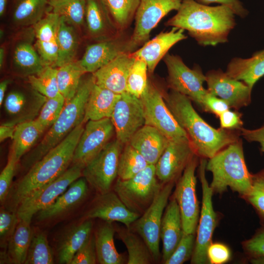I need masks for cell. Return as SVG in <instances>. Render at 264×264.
<instances>
[{
  "instance_id": "6da1fadb",
  "label": "cell",
  "mask_w": 264,
  "mask_h": 264,
  "mask_svg": "<svg viewBox=\"0 0 264 264\" xmlns=\"http://www.w3.org/2000/svg\"><path fill=\"white\" fill-rule=\"evenodd\" d=\"M235 15L228 6H210L195 0H183L166 25L186 30L199 45L215 46L228 41L236 25Z\"/></svg>"
},
{
  "instance_id": "7a4b0ae2",
  "label": "cell",
  "mask_w": 264,
  "mask_h": 264,
  "mask_svg": "<svg viewBox=\"0 0 264 264\" xmlns=\"http://www.w3.org/2000/svg\"><path fill=\"white\" fill-rule=\"evenodd\" d=\"M164 98L200 158L209 159L240 138V131L216 129L208 124L195 110L186 96L171 90L164 94Z\"/></svg>"
},
{
  "instance_id": "3957f363",
  "label": "cell",
  "mask_w": 264,
  "mask_h": 264,
  "mask_svg": "<svg viewBox=\"0 0 264 264\" xmlns=\"http://www.w3.org/2000/svg\"><path fill=\"white\" fill-rule=\"evenodd\" d=\"M82 123L59 144L36 162L11 187L5 202L9 210L16 212L20 203L31 193L63 174L72 163L76 146L84 129Z\"/></svg>"
},
{
  "instance_id": "277c9868",
  "label": "cell",
  "mask_w": 264,
  "mask_h": 264,
  "mask_svg": "<svg viewBox=\"0 0 264 264\" xmlns=\"http://www.w3.org/2000/svg\"><path fill=\"white\" fill-rule=\"evenodd\" d=\"M95 83L92 73L81 80L75 95L65 103L60 116L41 141L23 157L22 162L23 168L29 170L61 142L74 128L84 123L86 105Z\"/></svg>"
},
{
  "instance_id": "5b68a950",
  "label": "cell",
  "mask_w": 264,
  "mask_h": 264,
  "mask_svg": "<svg viewBox=\"0 0 264 264\" xmlns=\"http://www.w3.org/2000/svg\"><path fill=\"white\" fill-rule=\"evenodd\" d=\"M206 170L212 174L210 186L214 193L221 194L230 188L244 198L251 189L252 174L247 168L240 138L209 158Z\"/></svg>"
},
{
  "instance_id": "8992f818",
  "label": "cell",
  "mask_w": 264,
  "mask_h": 264,
  "mask_svg": "<svg viewBox=\"0 0 264 264\" xmlns=\"http://www.w3.org/2000/svg\"><path fill=\"white\" fill-rule=\"evenodd\" d=\"M157 179L155 165L150 164L131 178H118L113 191L129 210L141 216L152 204L162 184Z\"/></svg>"
},
{
  "instance_id": "52a82bcc",
  "label": "cell",
  "mask_w": 264,
  "mask_h": 264,
  "mask_svg": "<svg viewBox=\"0 0 264 264\" xmlns=\"http://www.w3.org/2000/svg\"><path fill=\"white\" fill-rule=\"evenodd\" d=\"M206 158H200L198 165V175L202 187V206L200 211L199 224L194 252L191 259L192 264H208L207 249L212 243V236L217 224V215L213 206L214 193L206 177Z\"/></svg>"
},
{
  "instance_id": "ba28073f",
  "label": "cell",
  "mask_w": 264,
  "mask_h": 264,
  "mask_svg": "<svg viewBox=\"0 0 264 264\" xmlns=\"http://www.w3.org/2000/svg\"><path fill=\"white\" fill-rule=\"evenodd\" d=\"M176 182L162 184L153 201L146 211L129 228L137 233L145 242L154 262L160 259L159 241L162 219Z\"/></svg>"
},
{
  "instance_id": "9c48e42d",
  "label": "cell",
  "mask_w": 264,
  "mask_h": 264,
  "mask_svg": "<svg viewBox=\"0 0 264 264\" xmlns=\"http://www.w3.org/2000/svg\"><path fill=\"white\" fill-rule=\"evenodd\" d=\"M164 61L168 71V87L186 96L201 108L207 90L203 87L206 77L200 67L196 66L190 68L180 56L168 53Z\"/></svg>"
},
{
  "instance_id": "30bf717a",
  "label": "cell",
  "mask_w": 264,
  "mask_h": 264,
  "mask_svg": "<svg viewBox=\"0 0 264 264\" xmlns=\"http://www.w3.org/2000/svg\"><path fill=\"white\" fill-rule=\"evenodd\" d=\"M83 169L79 165L72 164L57 178L25 198L16 210L19 219L31 221L34 215L53 203L72 182L82 176Z\"/></svg>"
},
{
  "instance_id": "8fae6325",
  "label": "cell",
  "mask_w": 264,
  "mask_h": 264,
  "mask_svg": "<svg viewBox=\"0 0 264 264\" xmlns=\"http://www.w3.org/2000/svg\"><path fill=\"white\" fill-rule=\"evenodd\" d=\"M124 145L116 138L90 161L82 171V176L99 194L111 191L118 177L120 155Z\"/></svg>"
},
{
  "instance_id": "7c38bea8",
  "label": "cell",
  "mask_w": 264,
  "mask_h": 264,
  "mask_svg": "<svg viewBox=\"0 0 264 264\" xmlns=\"http://www.w3.org/2000/svg\"><path fill=\"white\" fill-rule=\"evenodd\" d=\"M196 154L176 182L174 197L179 206L183 233L195 234L200 211L196 193L197 177L195 171L198 165Z\"/></svg>"
},
{
  "instance_id": "4fadbf2b",
  "label": "cell",
  "mask_w": 264,
  "mask_h": 264,
  "mask_svg": "<svg viewBox=\"0 0 264 264\" xmlns=\"http://www.w3.org/2000/svg\"><path fill=\"white\" fill-rule=\"evenodd\" d=\"M140 98L143 107L145 125L157 129L169 139L187 136L168 107L164 94L150 80Z\"/></svg>"
},
{
  "instance_id": "5bb4252c",
  "label": "cell",
  "mask_w": 264,
  "mask_h": 264,
  "mask_svg": "<svg viewBox=\"0 0 264 264\" xmlns=\"http://www.w3.org/2000/svg\"><path fill=\"white\" fill-rule=\"evenodd\" d=\"M183 0H140L135 14L133 33L130 38L132 51L147 42L151 31L173 10L177 11Z\"/></svg>"
},
{
  "instance_id": "9a60e30c",
  "label": "cell",
  "mask_w": 264,
  "mask_h": 264,
  "mask_svg": "<svg viewBox=\"0 0 264 264\" xmlns=\"http://www.w3.org/2000/svg\"><path fill=\"white\" fill-rule=\"evenodd\" d=\"M114 134L110 118L88 121L75 148L71 164L84 168L107 145Z\"/></svg>"
},
{
  "instance_id": "2e32d148",
  "label": "cell",
  "mask_w": 264,
  "mask_h": 264,
  "mask_svg": "<svg viewBox=\"0 0 264 264\" xmlns=\"http://www.w3.org/2000/svg\"><path fill=\"white\" fill-rule=\"evenodd\" d=\"M110 119L115 130L116 139L123 145L145 125L143 105L140 98L127 91L120 94Z\"/></svg>"
},
{
  "instance_id": "e0dca14e",
  "label": "cell",
  "mask_w": 264,
  "mask_h": 264,
  "mask_svg": "<svg viewBox=\"0 0 264 264\" xmlns=\"http://www.w3.org/2000/svg\"><path fill=\"white\" fill-rule=\"evenodd\" d=\"M196 154L188 136L170 139L155 164L158 180L162 184L176 182Z\"/></svg>"
},
{
  "instance_id": "ac0fdd59",
  "label": "cell",
  "mask_w": 264,
  "mask_h": 264,
  "mask_svg": "<svg viewBox=\"0 0 264 264\" xmlns=\"http://www.w3.org/2000/svg\"><path fill=\"white\" fill-rule=\"evenodd\" d=\"M205 74L207 91L225 101L230 108L237 110L250 104L252 89L243 82L230 77L220 68Z\"/></svg>"
},
{
  "instance_id": "d6986e66",
  "label": "cell",
  "mask_w": 264,
  "mask_h": 264,
  "mask_svg": "<svg viewBox=\"0 0 264 264\" xmlns=\"http://www.w3.org/2000/svg\"><path fill=\"white\" fill-rule=\"evenodd\" d=\"M130 38L118 36L88 45L79 62L87 73H93L119 55L132 53Z\"/></svg>"
},
{
  "instance_id": "ffe728a7",
  "label": "cell",
  "mask_w": 264,
  "mask_h": 264,
  "mask_svg": "<svg viewBox=\"0 0 264 264\" xmlns=\"http://www.w3.org/2000/svg\"><path fill=\"white\" fill-rule=\"evenodd\" d=\"M140 215L129 210L114 191L99 194L86 214L88 219L98 218L104 221H118L130 228Z\"/></svg>"
},
{
  "instance_id": "44dd1931",
  "label": "cell",
  "mask_w": 264,
  "mask_h": 264,
  "mask_svg": "<svg viewBox=\"0 0 264 264\" xmlns=\"http://www.w3.org/2000/svg\"><path fill=\"white\" fill-rule=\"evenodd\" d=\"M184 30L172 27L169 31L162 32L143 45L131 53L135 59L144 61L148 72L153 74L160 61L165 56L169 49L178 42L187 39Z\"/></svg>"
},
{
  "instance_id": "7402d4cb",
  "label": "cell",
  "mask_w": 264,
  "mask_h": 264,
  "mask_svg": "<svg viewBox=\"0 0 264 264\" xmlns=\"http://www.w3.org/2000/svg\"><path fill=\"white\" fill-rule=\"evenodd\" d=\"M60 16L46 13L34 25L36 50L45 66L55 67L58 56L57 32Z\"/></svg>"
},
{
  "instance_id": "603a6c76",
  "label": "cell",
  "mask_w": 264,
  "mask_h": 264,
  "mask_svg": "<svg viewBox=\"0 0 264 264\" xmlns=\"http://www.w3.org/2000/svg\"><path fill=\"white\" fill-rule=\"evenodd\" d=\"M135 61L131 53H124L92 73L95 84L115 93L126 91L127 79Z\"/></svg>"
},
{
  "instance_id": "cb8c5ba5",
  "label": "cell",
  "mask_w": 264,
  "mask_h": 264,
  "mask_svg": "<svg viewBox=\"0 0 264 264\" xmlns=\"http://www.w3.org/2000/svg\"><path fill=\"white\" fill-rule=\"evenodd\" d=\"M183 234L179 206L173 197L165 209L160 227V236L163 245L162 260L163 264L172 254Z\"/></svg>"
},
{
  "instance_id": "d4e9b609",
  "label": "cell",
  "mask_w": 264,
  "mask_h": 264,
  "mask_svg": "<svg viewBox=\"0 0 264 264\" xmlns=\"http://www.w3.org/2000/svg\"><path fill=\"white\" fill-rule=\"evenodd\" d=\"M85 20L91 38L101 41L118 35V30L102 0H87Z\"/></svg>"
},
{
  "instance_id": "484cf974",
  "label": "cell",
  "mask_w": 264,
  "mask_h": 264,
  "mask_svg": "<svg viewBox=\"0 0 264 264\" xmlns=\"http://www.w3.org/2000/svg\"><path fill=\"white\" fill-rule=\"evenodd\" d=\"M169 140L157 129L145 125L135 132L128 143L136 150L149 164L155 165Z\"/></svg>"
},
{
  "instance_id": "4316f807",
  "label": "cell",
  "mask_w": 264,
  "mask_h": 264,
  "mask_svg": "<svg viewBox=\"0 0 264 264\" xmlns=\"http://www.w3.org/2000/svg\"><path fill=\"white\" fill-rule=\"evenodd\" d=\"M87 183L84 177L72 182L53 203L37 213L38 220L52 219L72 209L86 197L88 192Z\"/></svg>"
},
{
  "instance_id": "83f0119b",
  "label": "cell",
  "mask_w": 264,
  "mask_h": 264,
  "mask_svg": "<svg viewBox=\"0 0 264 264\" xmlns=\"http://www.w3.org/2000/svg\"><path fill=\"white\" fill-rule=\"evenodd\" d=\"M225 72L252 89L256 82L264 76V48L255 52L250 58H233L228 64Z\"/></svg>"
},
{
  "instance_id": "f1b7e54d",
  "label": "cell",
  "mask_w": 264,
  "mask_h": 264,
  "mask_svg": "<svg viewBox=\"0 0 264 264\" xmlns=\"http://www.w3.org/2000/svg\"><path fill=\"white\" fill-rule=\"evenodd\" d=\"M120 94L95 83L88 97L85 112L84 123L110 118Z\"/></svg>"
},
{
  "instance_id": "f546056e",
  "label": "cell",
  "mask_w": 264,
  "mask_h": 264,
  "mask_svg": "<svg viewBox=\"0 0 264 264\" xmlns=\"http://www.w3.org/2000/svg\"><path fill=\"white\" fill-rule=\"evenodd\" d=\"M116 232L111 222L105 221L95 232L94 239L97 262L100 264H123L125 256L116 250L114 243Z\"/></svg>"
},
{
  "instance_id": "4dcf8cb0",
  "label": "cell",
  "mask_w": 264,
  "mask_h": 264,
  "mask_svg": "<svg viewBox=\"0 0 264 264\" xmlns=\"http://www.w3.org/2000/svg\"><path fill=\"white\" fill-rule=\"evenodd\" d=\"M92 225L91 220L88 219L66 234L58 248V259L60 264H70L75 253L92 234Z\"/></svg>"
},
{
  "instance_id": "1f68e13d",
  "label": "cell",
  "mask_w": 264,
  "mask_h": 264,
  "mask_svg": "<svg viewBox=\"0 0 264 264\" xmlns=\"http://www.w3.org/2000/svg\"><path fill=\"white\" fill-rule=\"evenodd\" d=\"M116 232L127 248V264H150L154 262L149 247L137 233L126 227H117Z\"/></svg>"
},
{
  "instance_id": "d6a6232c",
  "label": "cell",
  "mask_w": 264,
  "mask_h": 264,
  "mask_svg": "<svg viewBox=\"0 0 264 264\" xmlns=\"http://www.w3.org/2000/svg\"><path fill=\"white\" fill-rule=\"evenodd\" d=\"M30 222L31 221L20 220L8 242L6 253L11 263L24 264L33 234Z\"/></svg>"
},
{
  "instance_id": "836d02e7",
  "label": "cell",
  "mask_w": 264,
  "mask_h": 264,
  "mask_svg": "<svg viewBox=\"0 0 264 264\" xmlns=\"http://www.w3.org/2000/svg\"><path fill=\"white\" fill-rule=\"evenodd\" d=\"M74 26L60 17L58 32V56L55 67H59L73 61L79 42Z\"/></svg>"
},
{
  "instance_id": "e575fe53",
  "label": "cell",
  "mask_w": 264,
  "mask_h": 264,
  "mask_svg": "<svg viewBox=\"0 0 264 264\" xmlns=\"http://www.w3.org/2000/svg\"><path fill=\"white\" fill-rule=\"evenodd\" d=\"M44 132L35 119L16 125L11 150L19 161L33 146Z\"/></svg>"
},
{
  "instance_id": "d590c367",
  "label": "cell",
  "mask_w": 264,
  "mask_h": 264,
  "mask_svg": "<svg viewBox=\"0 0 264 264\" xmlns=\"http://www.w3.org/2000/svg\"><path fill=\"white\" fill-rule=\"evenodd\" d=\"M57 68V82L59 91L66 103L75 95L80 86L81 78L87 72L79 60H74Z\"/></svg>"
},
{
  "instance_id": "8d00e7d4",
  "label": "cell",
  "mask_w": 264,
  "mask_h": 264,
  "mask_svg": "<svg viewBox=\"0 0 264 264\" xmlns=\"http://www.w3.org/2000/svg\"><path fill=\"white\" fill-rule=\"evenodd\" d=\"M37 51L29 41L19 42L13 52L15 66L28 76L40 72L46 66Z\"/></svg>"
},
{
  "instance_id": "74e56055",
  "label": "cell",
  "mask_w": 264,
  "mask_h": 264,
  "mask_svg": "<svg viewBox=\"0 0 264 264\" xmlns=\"http://www.w3.org/2000/svg\"><path fill=\"white\" fill-rule=\"evenodd\" d=\"M47 0H18L13 12V20L18 25H35L44 16Z\"/></svg>"
},
{
  "instance_id": "f35d334b",
  "label": "cell",
  "mask_w": 264,
  "mask_h": 264,
  "mask_svg": "<svg viewBox=\"0 0 264 264\" xmlns=\"http://www.w3.org/2000/svg\"><path fill=\"white\" fill-rule=\"evenodd\" d=\"M52 12L73 26H80L86 17L87 0H49Z\"/></svg>"
},
{
  "instance_id": "ab89813d",
  "label": "cell",
  "mask_w": 264,
  "mask_h": 264,
  "mask_svg": "<svg viewBox=\"0 0 264 264\" xmlns=\"http://www.w3.org/2000/svg\"><path fill=\"white\" fill-rule=\"evenodd\" d=\"M149 165L144 157L129 143L125 145L119 157L118 178L126 180L144 170Z\"/></svg>"
},
{
  "instance_id": "60d3db41",
  "label": "cell",
  "mask_w": 264,
  "mask_h": 264,
  "mask_svg": "<svg viewBox=\"0 0 264 264\" xmlns=\"http://www.w3.org/2000/svg\"><path fill=\"white\" fill-rule=\"evenodd\" d=\"M119 31L125 29L132 19L140 0H102Z\"/></svg>"
},
{
  "instance_id": "b9f144b4",
  "label": "cell",
  "mask_w": 264,
  "mask_h": 264,
  "mask_svg": "<svg viewBox=\"0 0 264 264\" xmlns=\"http://www.w3.org/2000/svg\"><path fill=\"white\" fill-rule=\"evenodd\" d=\"M57 68L46 66L38 73L28 76V82L37 93L46 98L55 97L61 94L57 82Z\"/></svg>"
},
{
  "instance_id": "7bdbcfd3",
  "label": "cell",
  "mask_w": 264,
  "mask_h": 264,
  "mask_svg": "<svg viewBox=\"0 0 264 264\" xmlns=\"http://www.w3.org/2000/svg\"><path fill=\"white\" fill-rule=\"evenodd\" d=\"M54 263L52 251L46 235L42 232L33 234L25 264H52Z\"/></svg>"
},
{
  "instance_id": "ee69618b",
  "label": "cell",
  "mask_w": 264,
  "mask_h": 264,
  "mask_svg": "<svg viewBox=\"0 0 264 264\" xmlns=\"http://www.w3.org/2000/svg\"><path fill=\"white\" fill-rule=\"evenodd\" d=\"M146 63L141 60L135 59L130 70L126 83V91L140 98L148 83Z\"/></svg>"
},
{
  "instance_id": "f6af8a7d",
  "label": "cell",
  "mask_w": 264,
  "mask_h": 264,
  "mask_svg": "<svg viewBox=\"0 0 264 264\" xmlns=\"http://www.w3.org/2000/svg\"><path fill=\"white\" fill-rule=\"evenodd\" d=\"M65 104V100L61 94L55 97L46 98L35 119L44 131L49 129L55 122Z\"/></svg>"
},
{
  "instance_id": "bcb514c9",
  "label": "cell",
  "mask_w": 264,
  "mask_h": 264,
  "mask_svg": "<svg viewBox=\"0 0 264 264\" xmlns=\"http://www.w3.org/2000/svg\"><path fill=\"white\" fill-rule=\"evenodd\" d=\"M244 198L252 206L264 224V168L252 174L251 189Z\"/></svg>"
},
{
  "instance_id": "7dc6e473",
  "label": "cell",
  "mask_w": 264,
  "mask_h": 264,
  "mask_svg": "<svg viewBox=\"0 0 264 264\" xmlns=\"http://www.w3.org/2000/svg\"><path fill=\"white\" fill-rule=\"evenodd\" d=\"M195 234H184L176 248L164 263L165 264H182L191 259L196 241Z\"/></svg>"
},
{
  "instance_id": "c3c4849f",
  "label": "cell",
  "mask_w": 264,
  "mask_h": 264,
  "mask_svg": "<svg viewBox=\"0 0 264 264\" xmlns=\"http://www.w3.org/2000/svg\"><path fill=\"white\" fill-rule=\"evenodd\" d=\"M19 220L16 212L0 209V244L1 248L7 247Z\"/></svg>"
},
{
  "instance_id": "681fc988",
  "label": "cell",
  "mask_w": 264,
  "mask_h": 264,
  "mask_svg": "<svg viewBox=\"0 0 264 264\" xmlns=\"http://www.w3.org/2000/svg\"><path fill=\"white\" fill-rule=\"evenodd\" d=\"M19 161L15 153L11 150L7 163L0 175V201L1 204L4 203L7 199Z\"/></svg>"
},
{
  "instance_id": "f907efd6",
  "label": "cell",
  "mask_w": 264,
  "mask_h": 264,
  "mask_svg": "<svg viewBox=\"0 0 264 264\" xmlns=\"http://www.w3.org/2000/svg\"><path fill=\"white\" fill-rule=\"evenodd\" d=\"M97 261L94 236L91 234L75 253L70 264H95Z\"/></svg>"
},
{
  "instance_id": "816d5d0a",
  "label": "cell",
  "mask_w": 264,
  "mask_h": 264,
  "mask_svg": "<svg viewBox=\"0 0 264 264\" xmlns=\"http://www.w3.org/2000/svg\"><path fill=\"white\" fill-rule=\"evenodd\" d=\"M242 246L250 258L264 256V224L251 238L242 243Z\"/></svg>"
},
{
  "instance_id": "f5cc1de1",
  "label": "cell",
  "mask_w": 264,
  "mask_h": 264,
  "mask_svg": "<svg viewBox=\"0 0 264 264\" xmlns=\"http://www.w3.org/2000/svg\"><path fill=\"white\" fill-rule=\"evenodd\" d=\"M26 103V97L22 92L13 91L6 96L4 102V107L9 114L15 115L23 111Z\"/></svg>"
},
{
  "instance_id": "db71d44e",
  "label": "cell",
  "mask_w": 264,
  "mask_h": 264,
  "mask_svg": "<svg viewBox=\"0 0 264 264\" xmlns=\"http://www.w3.org/2000/svg\"><path fill=\"white\" fill-rule=\"evenodd\" d=\"M201 109L205 111L211 112L219 117L230 108L225 101L207 91L204 98Z\"/></svg>"
},
{
  "instance_id": "11a10c76",
  "label": "cell",
  "mask_w": 264,
  "mask_h": 264,
  "mask_svg": "<svg viewBox=\"0 0 264 264\" xmlns=\"http://www.w3.org/2000/svg\"><path fill=\"white\" fill-rule=\"evenodd\" d=\"M207 256L210 264H222L229 261L231 253L229 249L224 244L212 243L208 248Z\"/></svg>"
},
{
  "instance_id": "9f6ffc18",
  "label": "cell",
  "mask_w": 264,
  "mask_h": 264,
  "mask_svg": "<svg viewBox=\"0 0 264 264\" xmlns=\"http://www.w3.org/2000/svg\"><path fill=\"white\" fill-rule=\"evenodd\" d=\"M220 128L232 131H240L242 128V114L237 111L229 109L224 111L219 116Z\"/></svg>"
},
{
  "instance_id": "6f0895ef",
  "label": "cell",
  "mask_w": 264,
  "mask_h": 264,
  "mask_svg": "<svg viewBox=\"0 0 264 264\" xmlns=\"http://www.w3.org/2000/svg\"><path fill=\"white\" fill-rule=\"evenodd\" d=\"M198 2L208 5L210 4L217 3L230 7L235 14L242 18H245L248 13L240 0H195Z\"/></svg>"
},
{
  "instance_id": "680465c9",
  "label": "cell",
  "mask_w": 264,
  "mask_h": 264,
  "mask_svg": "<svg viewBox=\"0 0 264 264\" xmlns=\"http://www.w3.org/2000/svg\"><path fill=\"white\" fill-rule=\"evenodd\" d=\"M241 134L249 142H257L261 146V151L264 153V124L261 127L250 130L242 128Z\"/></svg>"
},
{
  "instance_id": "91938a15",
  "label": "cell",
  "mask_w": 264,
  "mask_h": 264,
  "mask_svg": "<svg viewBox=\"0 0 264 264\" xmlns=\"http://www.w3.org/2000/svg\"><path fill=\"white\" fill-rule=\"evenodd\" d=\"M15 126L2 124L0 127V141L10 138L13 139L15 130Z\"/></svg>"
},
{
  "instance_id": "94428289",
  "label": "cell",
  "mask_w": 264,
  "mask_h": 264,
  "mask_svg": "<svg viewBox=\"0 0 264 264\" xmlns=\"http://www.w3.org/2000/svg\"><path fill=\"white\" fill-rule=\"evenodd\" d=\"M9 80H4L0 84V105L1 106L4 100L5 91L9 83Z\"/></svg>"
},
{
  "instance_id": "6125c7cd",
  "label": "cell",
  "mask_w": 264,
  "mask_h": 264,
  "mask_svg": "<svg viewBox=\"0 0 264 264\" xmlns=\"http://www.w3.org/2000/svg\"><path fill=\"white\" fill-rule=\"evenodd\" d=\"M250 262L253 264H264V256L250 258Z\"/></svg>"
},
{
  "instance_id": "be15d7a7",
  "label": "cell",
  "mask_w": 264,
  "mask_h": 264,
  "mask_svg": "<svg viewBox=\"0 0 264 264\" xmlns=\"http://www.w3.org/2000/svg\"><path fill=\"white\" fill-rule=\"evenodd\" d=\"M7 0H0V16L1 17L5 10Z\"/></svg>"
},
{
  "instance_id": "e7e4bbea",
  "label": "cell",
  "mask_w": 264,
  "mask_h": 264,
  "mask_svg": "<svg viewBox=\"0 0 264 264\" xmlns=\"http://www.w3.org/2000/svg\"><path fill=\"white\" fill-rule=\"evenodd\" d=\"M4 57V49L1 47L0 49V68L2 66L3 64V60Z\"/></svg>"
}]
</instances>
